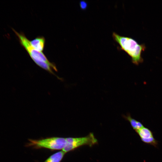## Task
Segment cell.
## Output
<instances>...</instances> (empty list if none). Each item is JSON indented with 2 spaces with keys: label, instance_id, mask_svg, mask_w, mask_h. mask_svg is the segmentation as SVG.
<instances>
[{
  "label": "cell",
  "instance_id": "1",
  "mask_svg": "<svg viewBox=\"0 0 162 162\" xmlns=\"http://www.w3.org/2000/svg\"><path fill=\"white\" fill-rule=\"evenodd\" d=\"M12 29L18 37L21 45L26 50L35 64L62 80V79L57 76L53 71L54 70L55 71H58V69L55 64L50 62L42 52L39 51L33 47L30 44V41L23 33H19L14 29L12 28Z\"/></svg>",
  "mask_w": 162,
  "mask_h": 162
},
{
  "label": "cell",
  "instance_id": "2",
  "mask_svg": "<svg viewBox=\"0 0 162 162\" xmlns=\"http://www.w3.org/2000/svg\"><path fill=\"white\" fill-rule=\"evenodd\" d=\"M112 37L119 45V49L124 51L131 57L134 64L138 65L143 62L141 54L145 50L144 45L139 44L131 38L120 35L115 32L112 33Z\"/></svg>",
  "mask_w": 162,
  "mask_h": 162
},
{
  "label": "cell",
  "instance_id": "3",
  "mask_svg": "<svg viewBox=\"0 0 162 162\" xmlns=\"http://www.w3.org/2000/svg\"><path fill=\"white\" fill-rule=\"evenodd\" d=\"M27 147L35 149L45 148L52 150L62 149L66 143V138L58 137H48L39 140L28 139Z\"/></svg>",
  "mask_w": 162,
  "mask_h": 162
},
{
  "label": "cell",
  "instance_id": "4",
  "mask_svg": "<svg viewBox=\"0 0 162 162\" xmlns=\"http://www.w3.org/2000/svg\"><path fill=\"white\" fill-rule=\"evenodd\" d=\"M66 141L65 146L62 150L65 153L83 146H92L98 143V140L92 133L84 137L66 138Z\"/></svg>",
  "mask_w": 162,
  "mask_h": 162
},
{
  "label": "cell",
  "instance_id": "5",
  "mask_svg": "<svg viewBox=\"0 0 162 162\" xmlns=\"http://www.w3.org/2000/svg\"><path fill=\"white\" fill-rule=\"evenodd\" d=\"M30 42L32 46L36 50L41 52L44 50L45 42L44 37H38Z\"/></svg>",
  "mask_w": 162,
  "mask_h": 162
},
{
  "label": "cell",
  "instance_id": "6",
  "mask_svg": "<svg viewBox=\"0 0 162 162\" xmlns=\"http://www.w3.org/2000/svg\"><path fill=\"white\" fill-rule=\"evenodd\" d=\"M65 154L63 151L58 152L51 155L44 162H60Z\"/></svg>",
  "mask_w": 162,
  "mask_h": 162
},
{
  "label": "cell",
  "instance_id": "7",
  "mask_svg": "<svg viewBox=\"0 0 162 162\" xmlns=\"http://www.w3.org/2000/svg\"><path fill=\"white\" fill-rule=\"evenodd\" d=\"M135 131L141 139H147L154 136L152 132L149 129L144 127Z\"/></svg>",
  "mask_w": 162,
  "mask_h": 162
},
{
  "label": "cell",
  "instance_id": "8",
  "mask_svg": "<svg viewBox=\"0 0 162 162\" xmlns=\"http://www.w3.org/2000/svg\"><path fill=\"white\" fill-rule=\"evenodd\" d=\"M124 117L129 122L132 128L135 131L144 127L143 124L140 122L132 118L130 115H128L127 116H124Z\"/></svg>",
  "mask_w": 162,
  "mask_h": 162
},
{
  "label": "cell",
  "instance_id": "9",
  "mask_svg": "<svg viewBox=\"0 0 162 162\" xmlns=\"http://www.w3.org/2000/svg\"><path fill=\"white\" fill-rule=\"evenodd\" d=\"M141 140L144 142L152 145L157 147L158 145V142L154 138V136L147 139H142Z\"/></svg>",
  "mask_w": 162,
  "mask_h": 162
},
{
  "label": "cell",
  "instance_id": "10",
  "mask_svg": "<svg viewBox=\"0 0 162 162\" xmlns=\"http://www.w3.org/2000/svg\"><path fill=\"white\" fill-rule=\"evenodd\" d=\"M79 5L81 9L82 10H85L88 7V4L87 2L84 0L80 1Z\"/></svg>",
  "mask_w": 162,
  "mask_h": 162
}]
</instances>
